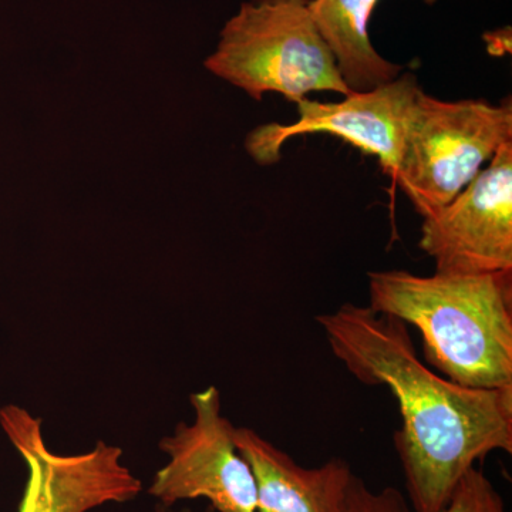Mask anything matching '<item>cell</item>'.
Here are the masks:
<instances>
[{"instance_id": "obj_11", "label": "cell", "mask_w": 512, "mask_h": 512, "mask_svg": "<svg viewBox=\"0 0 512 512\" xmlns=\"http://www.w3.org/2000/svg\"><path fill=\"white\" fill-rule=\"evenodd\" d=\"M441 512H507L503 497L476 467L460 478L446 507Z\"/></svg>"}, {"instance_id": "obj_1", "label": "cell", "mask_w": 512, "mask_h": 512, "mask_svg": "<svg viewBox=\"0 0 512 512\" xmlns=\"http://www.w3.org/2000/svg\"><path fill=\"white\" fill-rule=\"evenodd\" d=\"M333 355L366 386L399 403L394 447L414 512H441L460 478L493 451L512 454V387L471 389L417 356L407 323L345 303L316 318Z\"/></svg>"}, {"instance_id": "obj_9", "label": "cell", "mask_w": 512, "mask_h": 512, "mask_svg": "<svg viewBox=\"0 0 512 512\" xmlns=\"http://www.w3.org/2000/svg\"><path fill=\"white\" fill-rule=\"evenodd\" d=\"M234 441L254 474L256 512L338 511L353 476L345 460L332 458L315 468L299 466L248 427H235Z\"/></svg>"}, {"instance_id": "obj_7", "label": "cell", "mask_w": 512, "mask_h": 512, "mask_svg": "<svg viewBox=\"0 0 512 512\" xmlns=\"http://www.w3.org/2000/svg\"><path fill=\"white\" fill-rule=\"evenodd\" d=\"M419 245L437 274L512 272V143L446 207L424 218Z\"/></svg>"}, {"instance_id": "obj_10", "label": "cell", "mask_w": 512, "mask_h": 512, "mask_svg": "<svg viewBox=\"0 0 512 512\" xmlns=\"http://www.w3.org/2000/svg\"><path fill=\"white\" fill-rule=\"evenodd\" d=\"M379 2L311 0L313 22L328 45L343 82L352 93L369 92L393 82L403 70L400 64L383 59L370 42V18Z\"/></svg>"}, {"instance_id": "obj_12", "label": "cell", "mask_w": 512, "mask_h": 512, "mask_svg": "<svg viewBox=\"0 0 512 512\" xmlns=\"http://www.w3.org/2000/svg\"><path fill=\"white\" fill-rule=\"evenodd\" d=\"M336 512H410V507L402 491L397 488L386 487L375 491L353 474Z\"/></svg>"}, {"instance_id": "obj_4", "label": "cell", "mask_w": 512, "mask_h": 512, "mask_svg": "<svg viewBox=\"0 0 512 512\" xmlns=\"http://www.w3.org/2000/svg\"><path fill=\"white\" fill-rule=\"evenodd\" d=\"M512 143V104L443 101L420 90L393 180L426 218L454 200L504 144Z\"/></svg>"}, {"instance_id": "obj_5", "label": "cell", "mask_w": 512, "mask_h": 512, "mask_svg": "<svg viewBox=\"0 0 512 512\" xmlns=\"http://www.w3.org/2000/svg\"><path fill=\"white\" fill-rule=\"evenodd\" d=\"M194 420L180 423L160 441L168 463L157 471L148 494L163 508L205 498L218 512H256L254 474L234 441L231 421L222 414L215 386L190 396Z\"/></svg>"}, {"instance_id": "obj_8", "label": "cell", "mask_w": 512, "mask_h": 512, "mask_svg": "<svg viewBox=\"0 0 512 512\" xmlns=\"http://www.w3.org/2000/svg\"><path fill=\"white\" fill-rule=\"evenodd\" d=\"M420 90L417 77L407 73L369 92L349 94L338 103L302 99L296 103L298 120L255 128L245 146L256 163L269 165L281 160L282 146L289 138L330 134L379 158L384 173L394 178L402 157L407 123Z\"/></svg>"}, {"instance_id": "obj_3", "label": "cell", "mask_w": 512, "mask_h": 512, "mask_svg": "<svg viewBox=\"0 0 512 512\" xmlns=\"http://www.w3.org/2000/svg\"><path fill=\"white\" fill-rule=\"evenodd\" d=\"M205 67L256 101L265 93L295 103L312 92L352 94L313 22L311 0L244 3Z\"/></svg>"}, {"instance_id": "obj_2", "label": "cell", "mask_w": 512, "mask_h": 512, "mask_svg": "<svg viewBox=\"0 0 512 512\" xmlns=\"http://www.w3.org/2000/svg\"><path fill=\"white\" fill-rule=\"evenodd\" d=\"M369 308L419 329L424 359L451 382L512 387V272H370Z\"/></svg>"}, {"instance_id": "obj_6", "label": "cell", "mask_w": 512, "mask_h": 512, "mask_svg": "<svg viewBox=\"0 0 512 512\" xmlns=\"http://www.w3.org/2000/svg\"><path fill=\"white\" fill-rule=\"evenodd\" d=\"M0 426L28 466L19 512H89L130 503L143 491L119 446L100 440L86 453H53L43 437L42 419L15 404L0 409Z\"/></svg>"}]
</instances>
